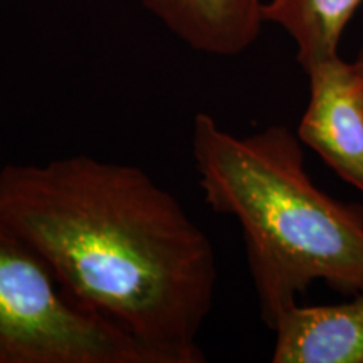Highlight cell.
<instances>
[{
    "label": "cell",
    "mask_w": 363,
    "mask_h": 363,
    "mask_svg": "<svg viewBox=\"0 0 363 363\" xmlns=\"http://www.w3.org/2000/svg\"><path fill=\"white\" fill-rule=\"evenodd\" d=\"M0 222L86 310L160 363H202L216 301L211 239L140 167L89 155L0 170Z\"/></svg>",
    "instance_id": "6da1fadb"
},
{
    "label": "cell",
    "mask_w": 363,
    "mask_h": 363,
    "mask_svg": "<svg viewBox=\"0 0 363 363\" xmlns=\"http://www.w3.org/2000/svg\"><path fill=\"white\" fill-rule=\"evenodd\" d=\"M192 157L207 206L239 222L269 328L318 281L363 293V207L318 187L296 133L272 125L238 136L197 113Z\"/></svg>",
    "instance_id": "7a4b0ae2"
},
{
    "label": "cell",
    "mask_w": 363,
    "mask_h": 363,
    "mask_svg": "<svg viewBox=\"0 0 363 363\" xmlns=\"http://www.w3.org/2000/svg\"><path fill=\"white\" fill-rule=\"evenodd\" d=\"M0 363H160L123 328L86 310L0 222Z\"/></svg>",
    "instance_id": "3957f363"
},
{
    "label": "cell",
    "mask_w": 363,
    "mask_h": 363,
    "mask_svg": "<svg viewBox=\"0 0 363 363\" xmlns=\"http://www.w3.org/2000/svg\"><path fill=\"white\" fill-rule=\"evenodd\" d=\"M305 72L310 98L299 121L298 138L340 179L363 194V96L352 62L337 54Z\"/></svg>",
    "instance_id": "277c9868"
},
{
    "label": "cell",
    "mask_w": 363,
    "mask_h": 363,
    "mask_svg": "<svg viewBox=\"0 0 363 363\" xmlns=\"http://www.w3.org/2000/svg\"><path fill=\"white\" fill-rule=\"evenodd\" d=\"M274 363H363V293L335 305H294L274 325Z\"/></svg>",
    "instance_id": "5b68a950"
},
{
    "label": "cell",
    "mask_w": 363,
    "mask_h": 363,
    "mask_svg": "<svg viewBox=\"0 0 363 363\" xmlns=\"http://www.w3.org/2000/svg\"><path fill=\"white\" fill-rule=\"evenodd\" d=\"M177 39L197 52L239 56L264 24L262 0H142Z\"/></svg>",
    "instance_id": "8992f818"
},
{
    "label": "cell",
    "mask_w": 363,
    "mask_h": 363,
    "mask_svg": "<svg viewBox=\"0 0 363 363\" xmlns=\"http://www.w3.org/2000/svg\"><path fill=\"white\" fill-rule=\"evenodd\" d=\"M363 0H267L264 22L281 27L296 44L303 69L338 54L340 39Z\"/></svg>",
    "instance_id": "52a82bcc"
},
{
    "label": "cell",
    "mask_w": 363,
    "mask_h": 363,
    "mask_svg": "<svg viewBox=\"0 0 363 363\" xmlns=\"http://www.w3.org/2000/svg\"><path fill=\"white\" fill-rule=\"evenodd\" d=\"M352 67H353V76H355V81H357V88L363 96V51L360 52V56L352 62Z\"/></svg>",
    "instance_id": "ba28073f"
}]
</instances>
